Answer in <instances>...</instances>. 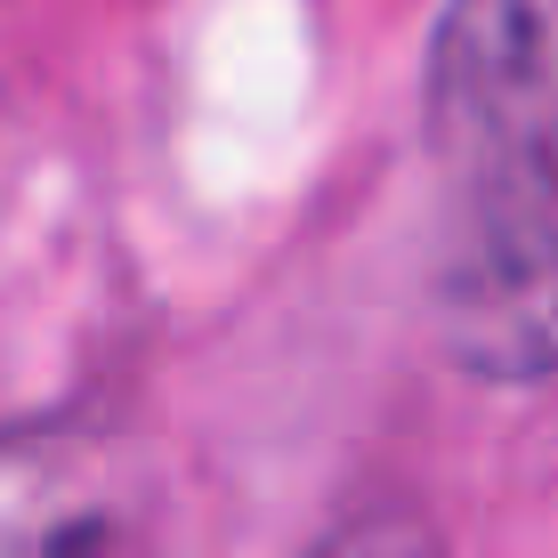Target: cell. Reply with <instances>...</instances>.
<instances>
[{"label": "cell", "instance_id": "1", "mask_svg": "<svg viewBox=\"0 0 558 558\" xmlns=\"http://www.w3.org/2000/svg\"><path fill=\"white\" fill-rule=\"evenodd\" d=\"M421 106L461 227L558 219V0H446Z\"/></svg>", "mask_w": 558, "mask_h": 558}, {"label": "cell", "instance_id": "2", "mask_svg": "<svg viewBox=\"0 0 558 558\" xmlns=\"http://www.w3.org/2000/svg\"><path fill=\"white\" fill-rule=\"evenodd\" d=\"M437 332L486 380L558 373V219L461 227L437 276Z\"/></svg>", "mask_w": 558, "mask_h": 558}, {"label": "cell", "instance_id": "3", "mask_svg": "<svg viewBox=\"0 0 558 558\" xmlns=\"http://www.w3.org/2000/svg\"><path fill=\"white\" fill-rule=\"evenodd\" d=\"M122 477L82 429L0 437V558H106Z\"/></svg>", "mask_w": 558, "mask_h": 558}, {"label": "cell", "instance_id": "4", "mask_svg": "<svg viewBox=\"0 0 558 558\" xmlns=\"http://www.w3.org/2000/svg\"><path fill=\"white\" fill-rule=\"evenodd\" d=\"M316 558H437V543H429V526H421L413 510H373V518H356V526H340Z\"/></svg>", "mask_w": 558, "mask_h": 558}]
</instances>
